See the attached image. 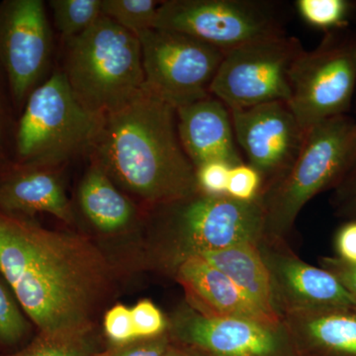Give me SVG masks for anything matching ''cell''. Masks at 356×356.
<instances>
[{"label":"cell","instance_id":"6da1fadb","mask_svg":"<svg viewBox=\"0 0 356 356\" xmlns=\"http://www.w3.org/2000/svg\"><path fill=\"white\" fill-rule=\"evenodd\" d=\"M0 275L26 317L51 334L92 332L113 281L110 261L86 236L1 211Z\"/></svg>","mask_w":356,"mask_h":356},{"label":"cell","instance_id":"7a4b0ae2","mask_svg":"<svg viewBox=\"0 0 356 356\" xmlns=\"http://www.w3.org/2000/svg\"><path fill=\"white\" fill-rule=\"evenodd\" d=\"M89 156L122 191L149 207L199 193L195 168L178 135L177 110L147 89L103 117Z\"/></svg>","mask_w":356,"mask_h":356},{"label":"cell","instance_id":"3957f363","mask_svg":"<svg viewBox=\"0 0 356 356\" xmlns=\"http://www.w3.org/2000/svg\"><path fill=\"white\" fill-rule=\"evenodd\" d=\"M62 72L86 109L102 117L114 113L144 88L140 40L102 16L83 34L65 41Z\"/></svg>","mask_w":356,"mask_h":356},{"label":"cell","instance_id":"277c9868","mask_svg":"<svg viewBox=\"0 0 356 356\" xmlns=\"http://www.w3.org/2000/svg\"><path fill=\"white\" fill-rule=\"evenodd\" d=\"M103 117L92 113L57 70L28 97L15 136V165L57 168L90 153Z\"/></svg>","mask_w":356,"mask_h":356},{"label":"cell","instance_id":"5b68a950","mask_svg":"<svg viewBox=\"0 0 356 356\" xmlns=\"http://www.w3.org/2000/svg\"><path fill=\"white\" fill-rule=\"evenodd\" d=\"M355 161V122L350 118L339 115L309 130L289 170L259 196L266 211V235H283L304 206Z\"/></svg>","mask_w":356,"mask_h":356},{"label":"cell","instance_id":"8992f818","mask_svg":"<svg viewBox=\"0 0 356 356\" xmlns=\"http://www.w3.org/2000/svg\"><path fill=\"white\" fill-rule=\"evenodd\" d=\"M154 208L163 211V227L177 242V264L191 255L257 243L266 235V211L259 197L243 202L197 193Z\"/></svg>","mask_w":356,"mask_h":356},{"label":"cell","instance_id":"52a82bcc","mask_svg":"<svg viewBox=\"0 0 356 356\" xmlns=\"http://www.w3.org/2000/svg\"><path fill=\"white\" fill-rule=\"evenodd\" d=\"M154 28L184 33L222 51L285 35L278 4L262 0L161 1Z\"/></svg>","mask_w":356,"mask_h":356},{"label":"cell","instance_id":"ba28073f","mask_svg":"<svg viewBox=\"0 0 356 356\" xmlns=\"http://www.w3.org/2000/svg\"><path fill=\"white\" fill-rule=\"evenodd\" d=\"M144 88L175 110L210 95L225 51L184 33L153 29L138 35Z\"/></svg>","mask_w":356,"mask_h":356},{"label":"cell","instance_id":"9c48e42d","mask_svg":"<svg viewBox=\"0 0 356 356\" xmlns=\"http://www.w3.org/2000/svg\"><path fill=\"white\" fill-rule=\"evenodd\" d=\"M304 51L298 39L286 34L225 51L209 93L229 109L287 103L290 70Z\"/></svg>","mask_w":356,"mask_h":356},{"label":"cell","instance_id":"30bf717a","mask_svg":"<svg viewBox=\"0 0 356 356\" xmlns=\"http://www.w3.org/2000/svg\"><path fill=\"white\" fill-rule=\"evenodd\" d=\"M288 106L304 132L327 119L343 115L356 84V44L325 42L304 51L289 74Z\"/></svg>","mask_w":356,"mask_h":356},{"label":"cell","instance_id":"8fae6325","mask_svg":"<svg viewBox=\"0 0 356 356\" xmlns=\"http://www.w3.org/2000/svg\"><path fill=\"white\" fill-rule=\"evenodd\" d=\"M53 37L42 0H9L0 6V70L14 104L24 107L43 83Z\"/></svg>","mask_w":356,"mask_h":356},{"label":"cell","instance_id":"7c38bea8","mask_svg":"<svg viewBox=\"0 0 356 356\" xmlns=\"http://www.w3.org/2000/svg\"><path fill=\"white\" fill-rule=\"evenodd\" d=\"M236 144L248 165L273 181L289 170L298 156L306 133L286 102L264 103L229 109Z\"/></svg>","mask_w":356,"mask_h":356},{"label":"cell","instance_id":"4fadbf2b","mask_svg":"<svg viewBox=\"0 0 356 356\" xmlns=\"http://www.w3.org/2000/svg\"><path fill=\"white\" fill-rule=\"evenodd\" d=\"M180 341L212 356H273L280 348L278 327L236 318H210L195 310L172 321Z\"/></svg>","mask_w":356,"mask_h":356},{"label":"cell","instance_id":"5bb4252c","mask_svg":"<svg viewBox=\"0 0 356 356\" xmlns=\"http://www.w3.org/2000/svg\"><path fill=\"white\" fill-rule=\"evenodd\" d=\"M264 259L270 273L274 303L278 300L284 313L356 305L350 293L325 268L284 252L267 254Z\"/></svg>","mask_w":356,"mask_h":356},{"label":"cell","instance_id":"9a60e30c","mask_svg":"<svg viewBox=\"0 0 356 356\" xmlns=\"http://www.w3.org/2000/svg\"><path fill=\"white\" fill-rule=\"evenodd\" d=\"M177 117L180 142L194 168L215 161L231 166L243 163L229 109L221 100L210 95L177 109Z\"/></svg>","mask_w":356,"mask_h":356},{"label":"cell","instance_id":"2e32d148","mask_svg":"<svg viewBox=\"0 0 356 356\" xmlns=\"http://www.w3.org/2000/svg\"><path fill=\"white\" fill-rule=\"evenodd\" d=\"M177 278L197 306L195 311L206 317L243 318L271 327L282 324L255 306L226 274L199 255L178 262Z\"/></svg>","mask_w":356,"mask_h":356},{"label":"cell","instance_id":"e0dca14e","mask_svg":"<svg viewBox=\"0 0 356 356\" xmlns=\"http://www.w3.org/2000/svg\"><path fill=\"white\" fill-rule=\"evenodd\" d=\"M57 168L7 165L0 170V211L30 218L46 213L74 224V209Z\"/></svg>","mask_w":356,"mask_h":356},{"label":"cell","instance_id":"ac0fdd59","mask_svg":"<svg viewBox=\"0 0 356 356\" xmlns=\"http://www.w3.org/2000/svg\"><path fill=\"white\" fill-rule=\"evenodd\" d=\"M282 324L329 356H356V305L287 312Z\"/></svg>","mask_w":356,"mask_h":356},{"label":"cell","instance_id":"d6986e66","mask_svg":"<svg viewBox=\"0 0 356 356\" xmlns=\"http://www.w3.org/2000/svg\"><path fill=\"white\" fill-rule=\"evenodd\" d=\"M77 198L84 216L102 233H120L137 221L135 204L91 159L79 184Z\"/></svg>","mask_w":356,"mask_h":356},{"label":"cell","instance_id":"ffe728a7","mask_svg":"<svg viewBox=\"0 0 356 356\" xmlns=\"http://www.w3.org/2000/svg\"><path fill=\"white\" fill-rule=\"evenodd\" d=\"M198 255L226 274L269 317L281 321L274 303L270 273L257 243H241Z\"/></svg>","mask_w":356,"mask_h":356},{"label":"cell","instance_id":"44dd1931","mask_svg":"<svg viewBox=\"0 0 356 356\" xmlns=\"http://www.w3.org/2000/svg\"><path fill=\"white\" fill-rule=\"evenodd\" d=\"M90 334L39 332L23 348L13 353H0V356H95V344Z\"/></svg>","mask_w":356,"mask_h":356},{"label":"cell","instance_id":"7402d4cb","mask_svg":"<svg viewBox=\"0 0 356 356\" xmlns=\"http://www.w3.org/2000/svg\"><path fill=\"white\" fill-rule=\"evenodd\" d=\"M48 3L65 41L83 34L102 16V0H51Z\"/></svg>","mask_w":356,"mask_h":356},{"label":"cell","instance_id":"603a6c76","mask_svg":"<svg viewBox=\"0 0 356 356\" xmlns=\"http://www.w3.org/2000/svg\"><path fill=\"white\" fill-rule=\"evenodd\" d=\"M159 4L156 0H102V13L138 36L154 28Z\"/></svg>","mask_w":356,"mask_h":356},{"label":"cell","instance_id":"cb8c5ba5","mask_svg":"<svg viewBox=\"0 0 356 356\" xmlns=\"http://www.w3.org/2000/svg\"><path fill=\"white\" fill-rule=\"evenodd\" d=\"M31 324L0 275V348H16L31 334Z\"/></svg>","mask_w":356,"mask_h":356},{"label":"cell","instance_id":"d4e9b609","mask_svg":"<svg viewBox=\"0 0 356 356\" xmlns=\"http://www.w3.org/2000/svg\"><path fill=\"white\" fill-rule=\"evenodd\" d=\"M295 6L307 24L329 30L343 25L350 6L346 0H297Z\"/></svg>","mask_w":356,"mask_h":356},{"label":"cell","instance_id":"484cf974","mask_svg":"<svg viewBox=\"0 0 356 356\" xmlns=\"http://www.w3.org/2000/svg\"><path fill=\"white\" fill-rule=\"evenodd\" d=\"M262 175L254 166L241 163L229 170L227 196L236 200L250 202L261 196Z\"/></svg>","mask_w":356,"mask_h":356},{"label":"cell","instance_id":"4316f807","mask_svg":"<svg viewBox=\"0 0 356 356\" xmlns=\"http://www.w3.org/2000/svg\"><path fill=\"white\" fill-rule=\"evenodd\" d=\"M131 312L138 341L154 339L165 334L168 322L153 302L140 300L131 308Z\"/></svg>","mask_w":356,"mask_h":356},{"label":"cell","instance_id":"83f0119b","mask_svg":"<svg viewBox=\"0 0 356 356\" xmlns=\"http://www.w3.org/2000/svg\"><path fill=\"white\" fill-rule=\"evenodd\" d=\"M232 166L222 161H208L196 166L195 177L198 192L207 196L227 195Z\"/></svg>","mask_w":356,"mask_h":356},{"label":"cell","instance_id":"f1b7e54d","mask_svg":"<svg viewBox=\"0 0 356 356\" xmlns=\"http://www.w3.org/2000/svg\"><path fill=\"white\" fill-rule=\"evenodd\" d=\"M104 330L107 337L115 344L138 341L134 327L132 312L128 307L118 304L112 307L104 317Z\"/></svg>","mask_w":356,"mask_h":356},{"label":"cell","instance_id":"f546056e","mask_svg":"<svg viewBox=\"0 0 356 356\" xmlns=\"http://www.w3.org/2000/svg\"><path fill=\"white\" fill-rule=\"evenodd\" d=\"M168 346L170 343L165 334L154 339L114 346L102 353H95V356H163Z\"/></svg>","mask_w":356,"mask_h":356},{"label":"cell","instance_id":"4dcf8cb0","mask_svg":"<svg viewBox=\"0 0 356 356\" xmlns=\"http://www.w3.org/2000/svg\"><path fill=\"white\" fill-rule=\"evenodd\" d=\"M323 266L339 280L356 302V264L344 261L341 257H327L323 259Z\"/></svg>","mask_w":356,"mask_h":356},{"label":"cell","instance_id":"1f68e13d","mask_svg":"<svg viewBox=\"0 0 356 356\" xmlns=\"http://www.w3.org/2000/svg\"><path fill=\"white\" fill-rule=\"evenodd\" d=\"M337 248L341 259L356 264V222L346 225L339 231Z\"/></svg>","mask_w":356,"mask_h":356},{"label":"cell","instance_id":"d6a6232c","mask_svg":"<svg viewBox=\"0 0 356 356\" xmlns=\"http://www.w3.org/2000/svg\"><path fill=\"white\" fill-rule=\"evenodd\" d=\"M8 128V109H7L6 96L0 84V170L7 165L6 146Z\"/></svg>","mask_w":356,"mask_h":356},{"label":"cell","instance_id":"836d02e7","mask_svg":"<svg viewBox=\"0 0 356 356\" xmlns=\"http://www.w3.org/2000/svg\"><path fill=\"white\" fill-rule=\"evenodd\" d=\"M353 168V172L348 184L344 186L343 194L346 209L356 213V161Z\"/></svg>","mask_w":356,"mask_h":356},{"label":"cell","instance_id":"e575fe53","mask_svg":"<svg viewBox=\"0 0 356 356\" xmlns=\"http://www.w3.org/2000/svg\"><path fill=\"white\" fill-rule=\"evenodd\" d=\"M163 356H200L197 353L193 351L181 350V348H173L168 346V350L165 351Z\"/></svg>","mask_w":356,"mask_h":356},{"label":"cell","instance_id":"d590c367","mask_svg":"<svg viewBox=\"0 0 356 356\" xmlns=\"http://www.w3.org/2000/svg\"><path fill=\"white\" fill-rule=\"evenodd\" d=\"M355 133H356V123H355Z\"/></svg>","mask_w":356,"mask_h":356}]
</instances>
